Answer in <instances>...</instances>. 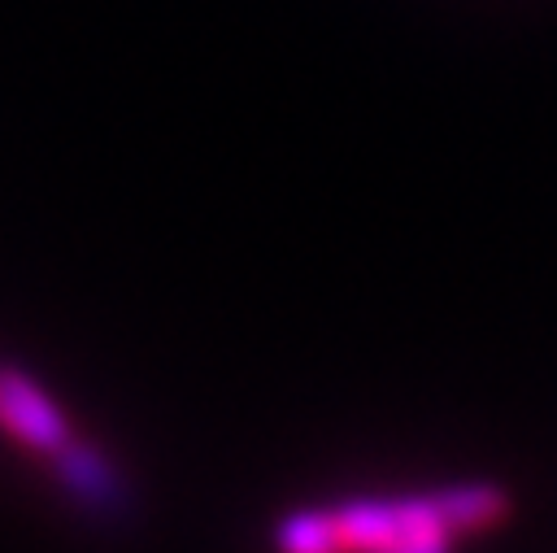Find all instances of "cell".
<instances>
[{
	"mask_svg": "<svg viewBox=\"0 0 557 553\" xmlns=\"http://www.w3.org/2000/svg\"><path fill=\"white\" fill-rule=\"evenodd\" d=\"M505 496L487 483H461L409 501H352L322 514H296L278 531L287 549H444L466 531L505 518Z\"/></svg>",
	"mask_w": 557,
	"mask_h": 553,
	"instance_id": "1",
	"label": "cell"
},
{
	"mask_svg": "<svg viewBox=\"0 0 557 553\" xmlns=\"http://www.w3.org/2000/svg\"><path fill=\"white\" fill-rule=\"evenodd\" d=\"M0 431L26 448L48 453L52 462L74 444V431L61 409L17 370H0Z\"/></svg>",
	"mask_w": 557,
	"mask_h": 553,
	"instance_id": "2",
	"label": "cell"
}]
</instances>
